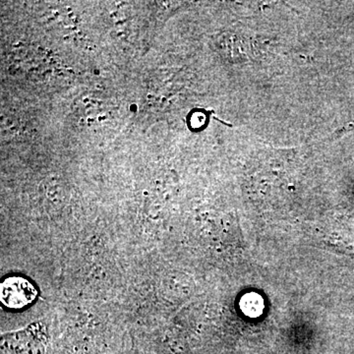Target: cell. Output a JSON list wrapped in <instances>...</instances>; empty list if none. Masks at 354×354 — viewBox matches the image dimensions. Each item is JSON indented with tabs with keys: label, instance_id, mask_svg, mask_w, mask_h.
Returning a JSON list of instances; mask_svg holds the SVG:
<instances>
[{
	"label": "cell",
	"instance_id": "obj_1",
	"mask_svg": "<svg viewBox=\"0 0 354 354\" xmlns=\"http://www.w3.org/2000/svg\"><path fill=\"white\" fill-rule=\"evenodd\" d=\"M38 291L31 283L22 277H12L2 281L0 299L9 309H22L32 304Z\"/></svg>",
	"mask_w": 354,
	"mask_h": 354
}]
</instances>
